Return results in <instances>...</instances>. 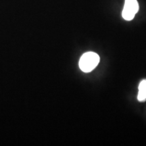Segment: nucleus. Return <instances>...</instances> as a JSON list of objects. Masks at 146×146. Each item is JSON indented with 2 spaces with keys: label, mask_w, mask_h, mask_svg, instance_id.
Masks as SVG:
<instances>
[{
  "label": "nucleus",
  "mask_w": 146,
  "mask_h": 146,
  "mask_svg": "<svg viewBox=\"0 0 146 146\" xmlns=\"http://www.w3.org/2000/svg\"><path fill=\"white\" fill-rule=\"evenodd\" d=\"M100 62V56L96 53L89 52L81 56L79 61L80 69L84 72H90Z\"/></svg>",
  "instance_id": "obj_1"
},
{
  "label": "nucleus",
  "mask_w": 146,
  "mask_h": 146,
  "mask_svg": "<svg viewBox=\"0 0 146 146\" xmlns=\"http://www.w3.org/2000/svg\"><path fill=\"white\" fill-rule=\"evenodd\" d=\"M138 10L139 3L137 0H125L122 15L126 21H131L134 18Z\"/></svg>",
  "instance_id": "obj_2"
},
{
  "label": "nucleus",
  "mask_w": 146,
  "mask_h": 146,
  "mask_svg": "<svg viewBox=\"0 0 146 146\" xmlns=\"http://www.w3.org/2000/svg\"><path fill=\"white\" fill-rule=\"evenodd\" d=\"M137 99L141 102H145L146 100V79L143 80L139 83Z\"/></svg>",
  "instance_id": "obj_3"
}]
</instances>
